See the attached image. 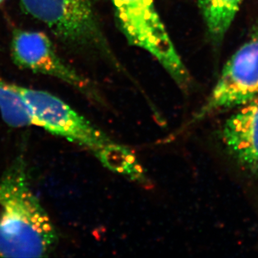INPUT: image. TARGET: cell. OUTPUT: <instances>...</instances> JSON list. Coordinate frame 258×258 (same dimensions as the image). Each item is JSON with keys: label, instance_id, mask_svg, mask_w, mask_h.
<instances>
[{"label": "cell", "instance_id": "6da1fadb", "mask_svg": "<svg viewBox=\"0 0 258 258\" xmlns=\"http://www.w3.org/2000/svg\"><path fill=\"white\" fill-rule=\"evenodd\" d=\"M25 159L0 178V256L44 257L58 243L56 228L32 189Z\"/></svg>", "mask_w": 258, "mask_h": 258}, {"label": "cell", "instance_id": "7a4b0ae2", "mask_svg": "<svg viewBox=\"0 0 258 258\" xmlns=\"http://www.w3.org/2000/svg\"><path fill=\"white\" fill-rule=\"evenodd\" d=\"M32 125L82 146L105 168L132 181H148L146 170L134 152L118 143L80 115L67 103L44 90L17 86Z\"/></svg>", "mask_w": 258, "mask_h": 258}, {"label": "cell", "instance_id": "3957f363", "mask_svg": "<svg viewBox=\"0 0 258 258\" xmlns=\"http://www.w3.org/2000/svg\"><path fill=\"white\" fill-rule=\"evenodd\" d=\"M112 2L130 41L150 53L180 87L186 89L190 85V76L156 11L153 0Z\"/></svg>", "mask_w": 258, "mask_h": 258}, {"label": "cell", "instance_id": "277c9868", "mask_svg": "<svg viewBox=\"0 0 258 258\" xmlns=\"http://www.w3.org/2000/svg\"><path fill=\"white\" fill-rule=\"evenodd\" d=\"M20 2L26 14L46 25L66 44L82 49H106L98 24L94 0H20Z\"/></svg>", "mask_w": 258, "mask_h": 258}, {"label": "cell", "instance_id": "5b68a950", "mask_svg": "<svg viewBox=\"0 0 258 258\" xmlns=\"http://www.w3.org/2000/svg\"><path fill=\"white\" fill-rule=\"evenodd\" d=\"M258 95V34L230 58L204 105L189 124L225 110L238 108Z\"/></svg>", "mask_w": 258, "mask_h": 258}, {"label": "cell", "instance_id": "8992f818", "mask_svg": "<svg viewBox=\"0 0 258 258\" xmlns=\"http://www.w3.org/2000/svg\"><path fill=\"white\" fill-rule=\"evenodd\" d=\"M11 55L20 68L58 79L95 99V91L90 82L58 56L44 33L15 30L11 41Z\"/></svg>", "mask_w": 258, "mask_h": 258}, {"label": "cell", "instance_id": "52a82bcc", "mask_svg": "<svg viewBox=\"0 0 258 258\" xmlns=\"http://www.w3.org/2000/svg\"><path fill=\"white\" fill-rule=\"evenodd\" d=\"M222 142L231 157L251 173H258V95L226 120Z\"/></svg>", "mask_w": 258, "mask_h": 258}, {"label": "cell", "instance_id": "ba28073f", "mask_svg": "<svg viewBox=\"0 0 258 258\" xmlns=\"http://www.w3.org/2000/svg\"><path fill=\"white\" fill-rule=\"evenodd\" d=\"M243 0H201V10L212 38H223Z\"/></svg>", "mask_w": 258, "mask_h": 258}, {"label": "cell", "instance_id": "9c48e42d", "mask_svg": "<svg viewBox=\"0 0 258 258\" xmlns=\"http://www.w3.org/2000/svg\"><path fill=\"white\" fill-rule=\"evenodd\" d=\"M0 114L5 123L13 128L32 125L31 118L17 85L0 78Z\"/></svg>", "mask_w": 258, "mask_h": 258}, {"label": "cell", "instance_id": "30bf717a", "mask_svg": "<svg viewBox=\"0 0 258 258\" xmlns=\"http://www.w3.org/2000/svg\"><path fill=\"white\" fill-rule=\"evenodd\" d=\"M4 1H5V0H0V5H1Z\"/></svg>", "mask_w": 258, "mask_h": 258}]
</instances>
